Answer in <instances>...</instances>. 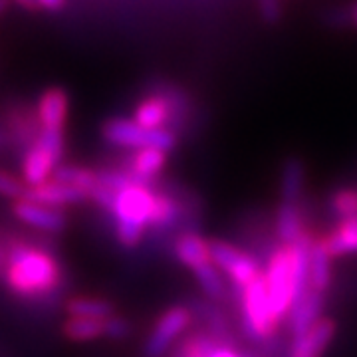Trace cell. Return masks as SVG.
I'll return each mask as SVG.
<instances>
[{
  "mask_svg": "<svg viewBox=\"0 0 357 357\" xmlns=\"http://www.w3.org/2000/svg\"><path fill=\"white\" fill-rule=\"evenodd\" d=\"M208 357H244L243 354H238L236 349H232L230 345H225L218 342L215 347H213V351L208 354Z\"/></svg>",
  "mask_w": 357,
  "mask_h": 357,
  "instance_id": "cell-29",
  "label": "cell"
},
{
  "mask_svg": "<svg viewBox=\"0 0 357 357\" xmlns=\"http://www.w3.org/2000/svg\"><path fill=\"white\" fill-rule=\"evenodd\" d=\"M191 321L192 312L187 306H173L163 312L149 333V340L145 344V357L165 356L173 342L191 326Z\"/></svg>",
  "mask_w": 357,
  "mask_h": 357,
  "instance_id": "cell-7",
  "label": "cell"
},
{
  "mask_svg": "<svg viewBox=\"0 0 357 357\" xmlns=\"http://www.w3.org/2000/svg\"><path fill=\"white\" fill-rule=\"evenodd\" d=\"M321 243L332 258L357 255V217L337 220L335 227L321 236Z\"/></svg>",
  "mask_w": 357,
  "mask_h": 357,
  "instance_id": "cell-16",
  "label": "cell"
},
{
  "mask_svg": "<svg viewBox=\"0 0 357 357\" xmlns=\"http://www.w3.org/2000/svg\"><path fill=\"white\" fill-rule=\"evenodd\" d=\"M26 192L24 183L18 177L10 175L8 171H2L0 169V195L6 197V199H22Z\"/></svg>",
  "mask_w": 357,
  "mask_h": 357,
  "instance_id": "cell-27",
  "label": "cell"
},
{
  "mask_svg": "<svg viewBox=\"0 0 357 357\" xmlns=\"http://www.w3.org/2000/svg\"><path fill=\"white\" fill-rule=\"evenodd\" d=\"M192 272H195V276H197V280H199L204 296H206L208 300H213V302H222V300L227 298V286H225V280H222L218 268L215 266L213 262L203 264V266H199L197 270H192Z\"/></svg>",
  "mask_w": 357,
  "mask_h": 357,
  "instance_id": "cell-24",
  "label": "cell"
},
{
  "mask_svg": "<svg viewBox=\"0 0 357 357\" xmlns=\"http://www.w3.org/2000/svg\"><path fill=\"white\" fill-rule=\"evenodd\" d=\"M24 199L46 204V206L60 208V206H66V204H77L88 201L89 192L84 191V189H77V187H72V185L58 183V181H46L42 185L26 189Z\"/></svg>",
  "mask_w": 357,
  "mask_h": 357,
  "instance_id": "cell-12",
  "label": "cell"
},
{
  "mask_svg": "<svg viewBox=\"0 0 357 357\" xmlns=\"http://www.w3.org/2000/svg\"><path fill=\"white\" fill-rule=\"evenodd\" d=\"M10 2H16L20 8H24V10H40L38 4L34 2V0H10Z\"/></svg>",
  "mask_w": 357,
  "mask_h": 357,
  "instance_id": "cell-31",
  "label": "cell"
},
{
  "mask_svg": "<svg viewBox=\"0 0 357 357\" xmlns=\"http://www.w3.org/2000/svg\"><path fill=\"white\" fill-rule=\"evenodd\" d=\"M241 326L255 342H270L280 328L270 307L264 272L241 290Z\"/></svg>",
  "mask_w": 357,
  "mask_h": 357,
  "instance_id": "cell-3",
  "label": "cell"
},
{
  "mask_svg": "<svg viewBox=\"0 0 357 357\" xmlns=\"http://www.w3.org/2000/svg\"><path fill=\"white\" fill-rule=\"evenodd\" d=\"M4 284L16 298L44 300L64 282V268L44 246L13 238L4 248Z\"/></svg>",
  "mask_w": 357,
  "mask_h": 357,
  "instance_id": "cell-1",
  "label": "cell"
},
{
  "mask_svg": "<svg viewBox=\"0 0 357 357\" xmlns=\"http://www.w3.org/2000/svg\"><path fill=\"white\" fill-rule=\"evenodd\" d=\"M8 4H10V0H0V16L6 13V8H8Z\"/></svg>",
  "mask_w": 357,
  "mask_h": 357,
  "instance_id": "cell-32",
  "label": "cell"
},
{
  "mask_svg": "<svg viewBox=\"0 0 357 357\" xmlns=\"http://www.w3.org/2000/svg\"><path fill=\"white\" fill-rule=\"evenodd\" d=\"M330 211L335 220L357 217V189L356 187H344L337 189L330 197Z\"/></svg>",
  "mask_w": 357,
  "mask_h": 357,
  "instance_id": "cell-25",
  "label": "cell"
},
{
  "mask_svg": "<svg viewBox=\"0 0 357 357\" xmlns=\"http://www.w3.org/2000/svg\"><path fill=\"white\" fill-rule=\"evenodd\" d=\"M58 163H60V159L52 153L42 141L34 139L26 147L24 157H22V175H24V181L30 187H36V185L46 183L48 177L56 171Z\"/></svg>",
  "mask_w": 357,
  "mask_h": 357,
  "instance_id": "cell-11",
  "label": "cell"
},
{
  "mask_svg": "<svg viewBox=\"0 0 357 357\" xmlns=\"http://www.w3.org/2000/svg\"><path fill=\"white\" fill-rule=\"evenodd\" d=\"M129 333H131V324L126 318L112 314L109 318L103 319V337L121 342V340L129 337Z\"/></svg>",
  "mask_w": 357,
  "mask_h": 357,
  "instance_id": "cell-26",
  "label": "cell"
},
{
  "mask_svg": "<svg viewBox=\"0 0 357 357\" xmlns=\"http://www.w3.org/2000/svg\"><path fill=\"white\" fill-rule=\"evenodd\" d=\"M64 335L70 342H91L103 337V319L72 318L64 324Z\"/></svg>",
  "mask_w": 357,
  "mask_h": 357,
  "instance_id": "cell-23",
  "label": "cell"
},
{
  "mask_svg": "<svg viewBox=\"0 0 357 357\" xmlns=\"http://www.w3.org/2000/svg\"><path fill=\"white\" fill-rule=\"evenodd\" d=\"M183 217V206L175 199V195L171 192H159L157 191V201H155L153 215L149 229L153 230H167L173 229Z\"/></svg>",
  "mask_w": 357,
  "mask_h": 357,
  "instance_id": "cell-21",
  "label": "cell"
},
{
  "mask_svg": "<svg viewBox=\"0 0 357 357\" xmlns=\"http://www.w3.org/2000/svg\"><path fill=\"white\" fill-rule=\"evenodd\" d=\"M2 268H4V248L0 246V274H2Z\"/></svg>",
  "mask_w": 357,
  "mask_h": 357,
  "instance_id": "cell-34",
  "label": "cell"
},
{
  "mask_svg": "<svg viewBox=\"0 0 357 357\" xmlns=\"http://www.w3.org/2000/svg\"><path fill=\"white\" fill-rule=\"evenodd\" d=\"M260 10H262V16L270 20V22H276L280 18L282 8L278 0H260Z\"/></svg>",
  "mask_w": 357,
  "mask_h": 357,
  "instance_id": "cell-28",
  "label": "cell"
},
{
  "mask_svg": "<svg viewBox=\"0 0 357 357\" xmlns=\"http://www.w3.org/2000/svg\"><path fill=\"white\" fill-rule=\"evenodd\" d=\"M332 256L321 243V236H314L307 260V284L310 290L326 294L332 286Z\"/></svg>",
  "mask_w": 357,
  "mask_h": 357,
  "instance_id": "cell-14",
  "label": "cell"
},
{
  "mask_svg": "<svg viewBox=\"0 0 357 357\" xmlns=\"http://www.w3.org/2000/svg\"><path fill=\"white\" fill-rule=\"evenodd\" d=\"M175 256L183 266L197 270L203 264L211 262V248L208 241H204L197 232H185L175 241Z\"/></svg>",
  "mask_w": 357,
  "mask_h": 357,
  "instance_id": "cell-17",
  "label": "cell"
},
{
  "mask_svg": "<svg viewBox=\"0 0 357 357\" xmlns=\"http://www.w3.org/2000/svg\"><path fill=\"white\" fill-rule=\"evenodd\" d=\"M38 4V8L44 10H62L66 4V0H34Z\"/></svg>",
  "mask_w": 357,
  "mask_h": 357,
  "instance_id": "cell-30",
  "label": "cell"
},
{
  "mask_svg": "<svg viewBox=\"0 0 357 357\" xmlns=\"http://www.w3.org/2000/svg\"><path fill=\"white\" fill-rule=\"evenodd\" d=\"M304 183H306V169L302 159L290 157L284 161L280 175V197L282 203L300 204L304 195Z\"/></svg>",
  "mask_w": 357,
  "mask_h": 357,
  "instance_id": "cell-19",
  "label": "cell"
},
{
  "mask_svg": "<svg viewBox=\"0 0 357 357\" xmlns=\"http://www.w3.org/2000/svg\"><path fill=\"white\" fill-rule=\"evenodd\" d=\"M302 206L294 203H280L276 211V236L280 244H294L306 232Z\"/></svg>",
  "mask_w": 357,
  "mask_h": 357,
  "instance_id": "cell-18",
  "label": "cell"
},
{
  "mask_svg": "<svg viewBox=\"0 0 357 357\" xmlns=\"http://www.w3.org/2000/svg\"><path fill=\"white\" fill-rule=\"evenodd\" d=\"M102 137L117 147H153L161 151H171L177 145V137L169 129H143L128 117H109L103 121Z\"/></svg>",
  "mask_w": 357,
  "mask_h": 357,
  "instance_id": "cell-4",
  "label": "cell"
},
{
  "mask_svg": "<svg viewBox=\"0 0 357 357\" xmlns=\"http://www.w3.org/2000/svg\"><path fill=\"white\" fill-rule=\"evenodd\" d=\"M167 163V153L161 149L153 147H143L129 157V161L123 167V171L129 177L139 181V183H149L155 175L163 171Z\"/></svg>",
  "mask_w": 357,
  "mask_h": 357,
  "instance_id": "cell-15",
  "label": "cell"
},
{
  "mask_svg": "<svg viewBox=\"0 0 357 357\" xmlns=\"http://www.w3.org/2000/svg\"><path fill=\"white\" fill-rule=\"evenodd\" d=\"M326 306V294L314 292V290H306L302 294L290 307V314H288V332L292 340L302 337L304 333L321 319V312Z\"/></svg>",
  "mask_w": 357,
  "mask_h": 357,
  "instance_id": "cell-8",
  "label": "cell"
},
{
  "mask_svg": "<svg viewBox=\"0 0 357 357\" xmlns=\"http://www.w3.org/2000/svg\"><path fill=\"white\" fill-rule=\"evenodd\" d=\"M70 98L64 88H48L40 93L36 102V121L38 129L64 131L66 117H68Z\"/></svg>",
  "mask_w": 357,
  "mask_h": 357,
  "instance_id": "cell-10",
  "label": "cell"
},
{
  "mask_svg": "<svg viewBox=\"0 0 357 357\" xmlns=\"http://www.w3.org/2000/svg\"><path fill=\"white\" fill-rule=\"evenodd\" d=\"M208 248H211V262L218 270H222L230 278L232 286L238 290H244L250 282H255L262 274L260 262L255 256L234 244L225 241H211Z\"/></svg>",
  "mask_w": 357,
  "mask_h": 357,
  "instance_id": "cell-5",
  "label": "cell"
},
{
  "mask_svg": "<svg viewBox=\"0 0 357 357\" xmlns=\"http://www.w3.org/2000/svg\"><path fill=\"white\" fill-rule=\"evenodd\" d=\"M13 213L18 220L44 232H62L66 229V215L60 208L34 203L24 197L14 201Z\"/></svg>",
  "mask_w": 357,
  "mask_h": 357,
  "instance_id": "cell-9",
  "label": "cell"
},
{
  "mask_svg": "<svg viewBox=\"0 0 357 357\" xmlns=\"http://www.w3.org/2000/svg\"><path fill=\"white\" fill-rule=\"evenodd\" d=\"M52 177L58 183L72 185V187H77V189H84V191L89 192L98 183V171L79 165H60L56 167Z\"/></svg>",
  "mask_w": 357,
  "mask_h": 357,
  "instance_id": "cell-22",
  "label": "cell"
},
{
  "mask_svg": "<svg viewBox=\"0 0 357 357\" xmlns=\"http://www.w3.org/2000/svg\"><path fill=\"white\" fill-rule=\"evenodd\" d=\"M155 201L157 191L149 187V183L131 181L117 191L109 213L114 215L115 236L121 246L135 248L143 241V234L151 222Z\"/></svg>",
  "mask_w": 357,
  "mask_h": 357,
  "instance_id": "cell-2",
  "label": "cell"
},
{
  "mask_svg": "<svg viewBox=\"0 0 357 357\" xmlns=\"http://www.w3.org/2000/svg\"><path fill=\"white\" fill-rule=\"evenodd\" d=\"M66 312L74 318L105 319L114 314V302L98 296H76L68 300Z\"/></svg>",
  "mask_w": 357,
  "mask_h": 357,
  "instance_id": "cell-20",
  "label": "cell"
},
{
  "mask_svg": "<svg viewBox=\"0 0 357 357\" xmlns=\"http://www.w3.org/2000/svg\"><path fill=\"white\" fill-rule=\"evenodd\" d=\"M351 20H354V24L357 26V2L351 6Z\"/></svg>",
  "mask_w": 357,
  "mask_h": 357,
  "instance_id": "cell-33",
  "label": "cell"
},
{
  "mask_svg": "<svg viewBox=\"0 0 357 357\" xmlns=\"http://www.w3.org/2000/svg\"><path fill=\"white\" fill-rule=\"evenodd\" d=\"M335 335V321L330 318L318 319L302 337L292 340L288 357H321Z\"/></svg>",
  "mask_w": 357,
  "mask_h": 357,
  "instance_id": "cell-13",
  "label": "cell"
},
{
  "mask_svg": "<svg viewBox=\"0 0 357 357\" xmlns=\"http://www.w3.org/2000/svg\"><path fill=\"white\" fill-rule=\"evenodd\" d=\"M177 89L155 88L153 93L141 98L133 109V121L143 129H163L171 123L175 112L185 109V98H175Z\"/></svg>",
  "mask_w": 357,
  "mask_h": 357,
  "instance_id": "cell-6",
  "label": "cell"
}]
</instances>
